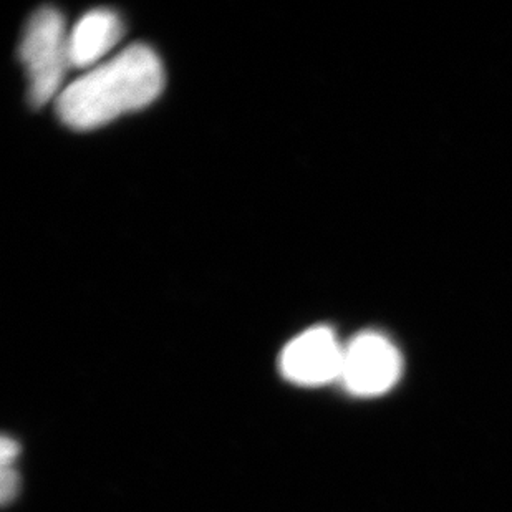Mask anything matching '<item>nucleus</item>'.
I'll return each mask as SVG.
<instances>
[{
	"instance_id": "nucleus-1",
	"label": "nucleus",
	"mask_w": 512,
	"mask_h": 512,
	"mask_svg": "<svg viewBox=\"0 0 512 512\" xmlns=\"http://www.w3.org/2000/svg\"><path fill=\"white\" fill-rule=\"evenodd\" d=\"M165 87L161 60L148 45H130L63 88L60 120L73 130H93L155 102Z\"/></svg>"
},
{
	"instance_id": "nucleus-7",
	"label": "nucleus",
	"mask_w": 512,
	"mask_h": 512,
	"mask_svg": "<svg viewBox=\"0 0 512 512\" xmlns=\"http://www.w3.org/2000/svg\"><path fill=\"white\" fill-rule=\"evenodd\" d=\"M19 453V443L9 438V436H2V440H0V466H14Z\"/></svg>"
},
{
	"instance_id": "nucleus-5",
	"label": "nucleus",
	"mask_w": 512,
	"mask_h": 512,
	"mask_svg": "<svg viewBox=\"0 0 512 512\" xmlns=\"http://www.w3.org/2000/svg\"><path fill=\"white\" fill-rule=\"evenodd\" d=\"M123 35V22L113 10H90L78 20L70 37L72 67H97L105 55L110 54Z\"/></svg>"
},
{
	"instance_id": "nucleus-6",
	"label": "nucleus",
	"mask_w": 512,
	"mask_h": 512,
	"mask_svg": "<svg viewBox=\"0 0 512 512\" xmlns=\"http://www.w3.org/2000/svg\"><path fill=\"white\" fill-rule=\"evenodd\" d=\"M19 491V474L14 466H0V499L2 504H7L17 496Z\"/></svg>"
},
{
	"instance_id": "nucleus-4",
	"label": "nucleus",
	"mask_w": 512,
	"mask_h": 512,
	"mask_svg": "<svg viewBox=\"0 0 512 512\" xmlns=\"http://www.w3.org/2000/svg\"><path fill=\"white\" fill-rule=\"evenodd\" d=\"M345 347L334 330L314 327L295 337L281 353V372L300 387H322L340 380Z\"/></svg>"
},
{
	"instance_id": "nucleus-2",
	"label": "nucleus",
	"mask_w": 512,
	"mask_h": 512,
	"mask_svg": "<svg viewBox=\"0 0 512 512\" xmlns=\"http://www.w3.org/2000/svg\"><path fill=\"white\" fill-rule=\"evenodd\" d=\"M65 20L54 7H42L25 27L20 60L29 80V98L34 107H44L60 97V87L70 60V45Z\"/></svg>"
},
{
	"instance_id": "nucleus-3",
	"label": "nucleus",
	"mask_w": 512,
	"mask_h": 512,
	"mask_svg": "<svg viewBox=\"0 0 512 512\" xmlns=\"http://www.w3.org/2000/svg\"><path fill=\"white\" fill-rule=\"evenodd\" d=\"M401 370L397 347L385 335L365 332L345 345L340 380L355 397H378L397 385Z\"/></svg>"
}]
</instances>
